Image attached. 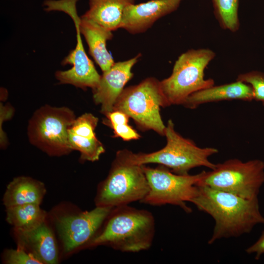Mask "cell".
I'll use <instances>...</instances> for the list:
<instances>
[{
    "label": "cell",
    "mask_w": 264,
    "mask_h": 264,
    "mask_svg": "<svg viewBox=\"0 0 264 264\" xmlns=\"http://www.w3.org/2000/svg\"><path fill=\"white\" fill-rule=\"evenodd\" d=\"M106 116L110 126L128 124L130 118L125 113L119 110H113Z\"/></svg>",
    "instance_id": "cell-26"
},
{
    "label": "cell",
    "mask_w": 264,
    "mask_h": 264,
    "mask_svg": "<svg viewBox=\"0 0 264 264\" xmlns=\"http://www.w3.org/2000/svg\"><path fill=\"white\" fill-rule=\"evenodd\" d=\"M182 0H151L127 6L120 28L132 34L146 31L158 19L176 10Z\"/></svg>",
    "instance_id": "cell-13"
},
{
    "label": "cell",
    "mask_w": 264,
    "mask_h": 264,
    "mask_svg": "<svg viewBox=\"0 0 264 264\" xmlns=\"http://www.w3.org/2000/svg\"><path fill=\"white\" fill-rule=\"evenodd\" d=\"M45 193L42 182L28 177L20 176L8 184L3 201L6 208L29 203L40 204Z\"/></svg>",
    "instance_id": "cell-19"
},
{
    "label": "cell",
    "mask_w": 264,
    "mask_h": 264,
    "mask_svg": "<svg viewBox=\"0 0 264 264\" xmlns=\"http://www.w3.org/2000/svg\"><path fill=\"white\" fill-rule=\"evenodd\" d=\"M78 0H46L44 2L47 11H60L68 15L73 21L76 31L77 44L75 48L63 60V65L72 67L67 70L58 71L55 76L60 84H70L77 88L92 89L99 84L101 75L96 70L93 63L87 55L83 44L79 29V17L76 3Z\"/></svg>",
    "instance_id": "cell-10"
},
{
    "label": "cell",
    "mask_w": 264,
    "mask_h": 264,
    "mask_svg": "<svg viewBox=\"0 0 264 264\" xmlns=\"http://www.w3.org/2000/svg\"><path fill=\"white\" fill-rule=\"evenodd\" d=\"M4 260L9 264H42L33 254L20 246L16 249L7 250Z\"/></svg>",
    "instance_id": "cell-23"
},
{
    "label": "cell",
    "mask_w": 264,
    "mask_h": 264,
    "mask_svg": "<svg viewBox=\"0 0 264 264\" xmlns=\"http://www.w3.org/2000/svg\"><path fill=\"white\" fill-rule=\"evenodd\" d=\"M208 48L191 49L175 62L171 75L160 85L168 106L182 105L191 94L214 85L212 79H204V70L215 57Z\"/></svg>",
    "instance_id": "cell-4"
},
{
    "label": "cell",
    "mask_w": 264,
    "mask_h": 264,
    "mask_svg": "<svg viewBox=\"0 0 264 264\" xmlns=\"http://www.w3.org/2000/svg\"><path fill=\"white\" fill-rule=\"evenodd\" d=\"M236 80L249 85L253 90L254 100L264 106V73L253 70L241 73Z\"/></svg>",
    "instance_id": "cell-22"
},
{
    "label": "cell",
    "mask_w": 264,
    "mask_h": 264,
    "mask_svg": "<svg viewBox=\"0 0 264 264\" xmlns=\"http://www.w3.org/2000/svg\"><path fill=\"white\" fill-rule=\"evenodd\" d=\"M166 106L160 81L149 77L138 85L124 88L113 110L125 113L143 130H152L165 136L166 126L162 120L160 109Z\"/></svg>",
    "instance_id": "cell-6"
},
{
    "label": "cell",
    "mask_w": 264,
    "mask_h": 264,
    "mask_svg": "<svg viewBox=\"0 0 264 264\" xmlns=\"http://www.w3.org/2000/svg\"><path fill=\"white\" fill-rule=\"evenodd\" d=\"M100 230L88 246L108 245L124 252H138L151 246L155 220L149 211L128 205L112 208Z\"/></svg>",
    "instance_id": "cell-2"
},
{
    "label": "cell",
    "mask_w": 264,
    "mask_h": 264,
    "mask_svg": "<svg viewBox=\"0 0 264 264\" xmlns=\"http://www.w3.org/2000/svg\"><path fill=\"white\" fill-rule=\"evenodd\" d=\"M212 2L214 15L221 28L237 32L240 28L239 0H212Z\"/></svg>",
    "instance_id": "cell-21"
},
{
    "label": "cell",
    "mask_w": 264,
    "mask_h": 264,
    "mask_svg": "<svg viewBox=\"0 0 264 264\" xmlns=\"http://www.w3.org/2000/svg\"><path fill=\"white\" fill-rule=\"evenodd\" d=\"M197 186V193L190 202L210 215L215 221L208 244L222 238L248 233L257 224H264L258 198L245 199L207 186Z\"/></svg>",
    "instance_id": "cell-1"
},
{
    "label": "cell",
    "mask_w": 264,
    "mask_h": 264,
    "mask_svg": "<svg viewBox=\"0 0 264 264\" xmlns=\"http://www.w3.org/2000/svg\"><path fill=\"white\" fill-rule=\"evenodd\" d=\"M98 121V118L92 114L86 113L76 118L68 130L70 148L80 153L82 160H98L105 152L104 147L94 132Z\"/></svg>",
    "instance_id": "cell-14"
},
{
    "label": "cell",
    "mask_w": 264,
    "mask_h": 264,
    "mask_svg": "<svg viewBox=\"0 0 264 264\" xmlns=\"http://www.w3.org/2000/svg\"><path fill=\"white\" fill-rule=\"evenodd\" d=\"M112 208L96 206L91 211L60 218L57 223V228L64 250L69 252L85 244L88 246Z\"/></svg>",
    "instance_id": "cell-11"
},
{
    "label": "cell",
    "mask_w": 264,
    "mask_h": 264,
    "mask_svg": "<svg viewBox=\"0 0 264 264\" xmlns=\"http://www.w3.org/2000/svg\"><path fill=\"white\" fill-rule=\"evenodd\" d=\"M111 127L115 137H120L124 140L129 141L140 138V135L128 124L113 125Z\"/></svg>",
    "instance_id": "cell-24"
},
{
    "label": "cell",
    "mask_w": 264,
    "mask_h": 264,
    "mask_svg": "<svg viewBox=\"0 0 264 264\" xmlns=\"http://www.w3.org/2000/svg\"><path fill=\"white\" fill-rule=\"evenodd\" d=\"M232 100H254L252 88L246 83L237 80L220 86L213 85L191 94L182 105L193 109L205 103Z\"/></svg>",
    "instance_id": "cell-16"
},
{
    "label": "cell",
    "mask_w": 264,
    "mask_h": 264,
    "mask_svg": "<svg viewBox=\"0 0 264 264\" xmlns=\"http://www.w3.org/2000/svg\"><path fill=\"white\" fill-rule=\"evenodd\" d=\"M75 119L74 112L68 108L44 105L34 113L29 121V140L50 155L68 154L72 150L68 130Z\"/></svg>",
    "instance_id": "cell-7"
},
{
    "label": "cell",
    "mask_w": 264,
    "mask_h": 264,
    "mask_svg": "<svg viewBox=\"0 0 264 264\" xmlns=\"http://www.w3.org/2000/svg\"><path fill=\"white\" fill-rule=\"evenodd\" d=\"M264 183V162L253 159L243 162L239 159L227 160L216 164L209 172L204 171L197 184L252 199L258 198Z\"/></svg>",
    "instance_id": "cell-5"
},
{
    "label": "cell",
    "mask_w": 264,
    "mask_h": 264,
    "mask_svg": "<svg viewBox=\"0 0 264 264\" xmlns=\"http://www.w3.org/2000/svg\"><path fill=\"white\" fill-rule=\"evenodd\" d=\"M46 213L40 204H25L6 208V220L16 230H28L45 221Z\"/></svg>",
    "instance_id": "cell-20"
},
{
    "label": "cell",
    "mask_w": 264,
    "mask_h": 264,
    "mask_svg": "<svg viewBox=\"0 0 264 264\" xmlns=\"http://www.w3.org/2000/svg\"><path fill=\"white\" fill-rule=\"evenodd\" d=\"M245 252L248 254H255L256 260H259L264 255V231L257 241L245 249Z\"/></svg>",
    "instance_id": "cell-25"
},
{
    "label": "cell",
    "mask_w": 264,
    "mask_h": 264,
    "mask_svg": "<svg viewBox=\"0 0 264 264\" xmlns=\"http://www.w3.org/2000/svg\"><path fill=\"white\" fill-rule=\"evenodd\" d=\"M79 26L88 45L89 54L103 72L108 70L115 63L106 47L107 42L113 37L112 31L82 17Z\"/></svg>",
    "instance_id": "cell-17"
},
{
    "label": "cell",
    "mask_w": 264,
    "mask_h": 264,
    "mask_svg": "<svg viewBox=\"0 0 264 264\" xmlns=\"http://www.w3.org/2000/svg\"><path fill=\"white\" fill-rule=\"evenodd\" d=\"M149 190L141 202L154 206L171 204L179 206L187 213L192 210L186 204L198 191L197 184L204 171L194 175H181L163 166L153 168L142 165Z\"/></svg>",
    "instance_id": "cell-9"
},
{
    "label": "cell",
    "mask_w": 264,
    "mask_h": 264,
    "mask_svg": "<svg viewBox=\"0 0 264 264\" xmlns=\"http://www.w3.org/2000/svg\"><path fill=\"white\" fill-rule=\"evenodd\" d=\"M149 190L142 165L131 164L116 157L107 177L98 187L96 205L113 208L141 202Z\"/></svg>",
    "instance_id": "cell-8"
},
{
    "label": "cell",
    "mask_w": 264,
    "mask_h": 264,
    "mask_svg": "<svg viewBox=\"0 0 264 264\" xmlns=\"http://www.w3.org/2000/svg\"><path fill=\"white\" fill-rule=\"evenodd\" d=\"M165 136L167 143L161 150L150 153H133L127 150L117 152L116 157L133 164L144 165L157 163L171 169L176 174L188 175L194 168L204 166L213 169L216 164L210 161L211 155L218 153L213 147L201 148L192 140L182 137L176 132L174 124L169 120Z\"/></svg>",
    "instance_id": "cell-3"
},
{
    "label": "cell",
    "mask_w": 264,
    "mask_h": 264,
    "mask_svg": "<svg viewBox=\"0 0 264 264\" xmlns=\"http://www.w3.org/2000/svg\"><path fill=\"white\" fill-rule=\"evenodd\" d=\"M18 246L33 254L42 264H54L58 262L55 238L45 221L28 230H16Z\"/></svg>",
    "instance_id": "cell-15"
},
{
    "label": "cell",
    "mask_w": 264,
    "mask_h": 264,
    "mask_svg": "<svg viewBox=\"0 0 264 264\" xmlns=\"http://www.w3.org/2000/svg\"><path fill=\"white\" fill-rule=\"evenodd\" d=\"M140 57L139 53L130 59L115 62L108 70L103 72L99 84L92 90L93 100L101 105V111L105 115L113 111L125 86L133 77L132 67Z\"/></svg>",
    "instance_id": "cell-12"
},
{
    "label": "cell",
    "mask_w": 264,
    "mask_h": 264,
    "mask_svg": "<svg viewBox=\"0 0 264 264\" xmlns=\"http://www.w3.org/2000/svg\"><path fill=\"white\" fill-rule=\"evenodd\" d=\"M134 0H89V9L81 17L111 31L120 28L126 7Z\"/></svg>",
    "instance_id": "cell-18"
}]
</instances>
